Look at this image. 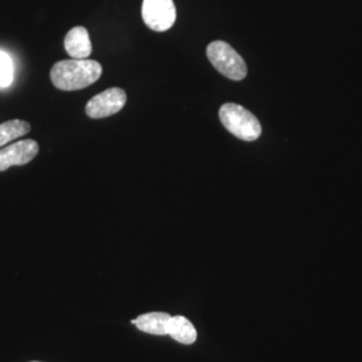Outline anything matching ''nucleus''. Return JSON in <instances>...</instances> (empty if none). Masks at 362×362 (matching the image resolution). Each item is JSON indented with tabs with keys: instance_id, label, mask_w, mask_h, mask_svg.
Listing matches in <instances>:
<instances>
[{
	"instance_id": "4",
	"label": "nucleus",
	"mask_w": 362,
	"mask_h": 362,
	"mask_svg": "<svg viewBox=\"0 0 362 362\" xmlns=\"http://www.w3.org/2000/svg\"><path fill=\"white\" fill-rule=\"evenodd\" d=\"M143 21L157 33L168 31L176 22V7L173 0H143Z\"/></svg>"
},
{
	"instance_id": "1",
	"label": "nucleus",
	"mask_w": 362,
	"mask_h": 362,
	"mask_svg": "<svg viewBox=\"0 0 362 362\" xmlns=\"http://www.w3.org/2000/svg\"><path fill=\"white\" fill-rule=\"evenodd\" d=\"M103 76V66L91 59H66L52 66V85L64 91L85 89Z\"/></svg>"
},
{
	"instance_id": "2",
	"label": "nucleus",
	"mask_w": 362,
	"mask_h": 362,
	"mask_svg": "<svg viewBox=\"0 0 362 362\" xmlns=\"http://www.w3.org/2000/svg\"><path fill=\"white\" fill-rule=\"evenodd\" d=\"M219 118L226 129L243 141H255L262 134L258 118L240 105L233 103L223 105Z\"/></svg>"
},
{
	"instance_id": "10",
	"label": "nucleus",
	"mask_w": 362,
	"mask_h": 362,
	"mask_svg": "<svg viewBox=\"0 0 362 362\" xmlns=\"http://www.w3.org/2000/svg\"><path fill=\"white\" fill-rule=\"evenodd\" d=\"M30 129V124L22 119H11L4 124H0V148L19 137L26 136Z\"/></svg>"
},
{
	"instance_id": "11",
	"label": "nucleus",
	"mask_w": 362,
	"mask_h": 362,
	"mask_svg": "<svg viewBox=\"0 0 362 362\" xmlns=\"http://www.w3.org/2000/svg\"><path fill=\"white\" fill-rule=\"evenodd\" d=\"M13 65L7 52H0V88H7L13 83Z\"/></svg>"
},
{
	"instance_id": "9",
	"label": "nucleus",
	"mask_w": 362,
	"mask_h": 362,
	"mask_svg": "<svg viewBox=\"0 0 362 362\" xmlns=\"http://www.w3.org/2000/svg\"><path fill=\"white\" fill-rule=\"evenodd\" d=\"M168 334L177 342L184 345H191L196 341V329L191 321H188L185 317H172L169 322Z\"/></svg>"
},
{
	"instance_id": "6",
	"label": "nucleus",
	"mask_w": 362,
	"mask_h": 362,
	"mask_svg": "<svg viewBox=\"0 0 362 362\" xmlns=\"http://www.w3.org/2000/svg\"><path fill=\"white\" fill-rule=\"evenodd\" d=\"M39 145L34 140H22L0 149V172L15 165H26L38 155Z\"/></svg>"
},
{
	"instance_id": "5",
	"label": "nucleus",
	"mask_w": 362,
	"mask_h": 362,
	"mask_svg": "<svg viewBox=\"0 0 362 362\" xmlns=\"http://www.w3.org/2000/svg\"><path fill=\"white\" fill-rule=\"evenodd\" d=\"M127 104V93L113 88L94 95L86 104V115L90 118H106L118 113Z\"/></svg>"
},
{
	"instance_id": "8",
	"label": "nucleus",
	"mask_w": 362,
	"mask_h": 362,
	"mask_svg": "<svg viewBox=\"0 0 362 362\" xmlns=\"http://www.w3.org/2000/svg\"><path fill=\"white\" fill-rule=\"evenodd\" d=\"M170 318L172 317L167 313H149L133 320V325H136L144 333L153 336H167Z\"/></svg>"
},
{
	"instance_id": "3",
	"label": "nucleus",
	"mask_w": 362,
	"mask_h": 362,
	"mask_svg": "<svg viewBox=\"0 0 362 362\" xmlns=\"http://www.w3.org/2000/svg\"><path fill=\"white\" fill-rule=\"evenodd\" d=\"M207 57L212 66L224 77L242 81L247 76L245 59L235 52L233 46L223 40H215L207 47Z\"/></svg>"
},
{
	"instance_id": "7",
	"label": "nucleus",
	"mask_w": 362,
	"mask_h": 362,
	"mask_svg": "<svg viewBox=\"0 0 362 362\" xmlns=\"http://www.w3.org/2000/svg\"><path fill=\"white\" fill-rule=\"evenodd\" d=\"M65 50L73 59H88L93 52L90 35L85 27L77 26L66 34Z\"/></svg>"
}]
</instances>
